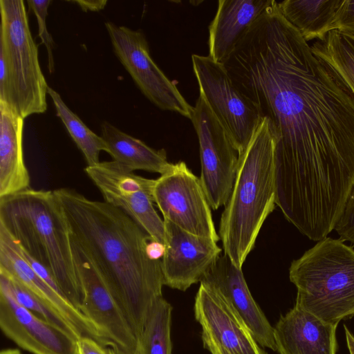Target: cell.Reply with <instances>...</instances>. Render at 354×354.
Here are the masks:
<instances>
[{
    "mask_svg": "<svg viewBox=\"0 0 354 354\" xmlns=\"http://www.w3.org/2000/svg\"><path fill=\"white\" fill-rule=\"evenodd\" d=\"M54 192L71 238L91 261L138 339L163 297L161 260L147 253L152 239L124 212L105 201L91 200L70 188Z\"/></svg>",
    "mask_w": 354,
    "mask_h": 354,
    "instance_id": "2",
    "label": "cell"
},
{
    "mask_svg": "<svg viewBox=\"0 0 354 354\" xmlns=\"http://www.w3.org/2000/svg\"><path fill=\"white\" fill-rule=\"evenodd\" d=\"M0 276L4 278L11 293L21 306L40 319L64 330L77 340L82 337L78 331L59 312L44 303L17 280L3 272H0Z\"/></svg>",
    "mask_w": 354,
    "mask_h": 354,
    "instance_id": "26",
    "label": "cell"
},
{
    "mask_svg": "<svg viewBox=\"0 0 354 354\" xmlns=\"http://www.w3.org/2000/svg\"><path fill=\"white\" fill-rule=\"evenodd\" d=\"M277 1L223 64L276 136V205L302 234L334 230L354 183V96Z\"/></svg>",
    "mask_w": 354,
    "mask_h": 354,
    "instance_id": "1",
    "label": "cell"
},
{
    "mask_svg": "<svg viewBox=\"0 0 354 354\" xmlns=\"http://www.w3.org/2000/svg\"><path fill=\"white\" fill-rule=\"evenodd\" d=\"M101 131L106 152L113 160L131 171L144 170L162 175L173 166V163L168 162L164 149H153L106 121L102 122Z\"/></svg>",
    "mask_w": 354,
    "mask_h": 354,
    "instance_id": "21",
    "label": "cell"
},
{
    "mask_svg": "<svg viewBox=\"0 0 354 354\" xmlns=\"http://www.w3.org/2000/svg\"><path fill=\"white\" fill-rule=\"evenodd\" d=\"M84 171L105 202L124 212L152 241L165 245V222L153 205L154 179L138 176L114 160L87 166Z\"/></svg>",
    "mask_w": 354,
    "mask_h": 354,
    "instance_id": "11",
    "label": "cell"
},
{
    "mask_svg": "<svg viewBox=\"0 0 354 354\" xmlns=\"http://www.w3.org/2000/svg\"><path fill=\"white\" fill-rule=\"evenodd\" d=\"M163 220L166 232L165 252L161 259L164 285L185 291L201 282L221 255V248L212 239L190 234Z\"/></svg>",
    "mask_w": 354,
    "mask_h": 354,
    "instance_id": "15",
    "label": "cell"
},
{
    "mask_svg": "<svg viewBox=\"0 0 354 354\" xmlns=\"http://www.w3.org/2000/svg\"><path fill=\"white\" fill-rule=\"evenodd\" d=\"M200 151V180L214 210L225 205L235 181L239 153L228 133L199 95L190 120Z\"/></svg>",
    "mask_w": 354,
    "mask_h": 354,
    "instance_id": "9",
    "label": "cell"
},
{
    "mask_svg": "<svg viewBox=\"0 0 354 354\" xmlns=\"http://www.w3.org/2000/svg\"><path fill=\"white\" fill-rule=\"evenodd\" d=\"M48 94L52 98L56 109L57 116L61 119L72 139L83 153L87 166L98 164L100 152L107 151L102 138L93 133L68 108L57 91L48 87Z\"/></svg>",
    "mask_w": 354,
    "mask_h": 354,
    "instance_id": "25",
    "label": "cell"
},
{
    "mask_svg": "<svg viewBox=\"0 0 354 354\" xmlns=\"http://www.w3.org/2000/svg\"><path fill=\"white\" fill-rule=\"evenodd\" d=\"M153 198L164 219L190 234L220 240L200 178L185 162L173 164L155 179Z\"/></svg>",
    "mask_w": 354,
    "mask_h": 354,
    "instance_id": "10",
    "label": "cell"
},
{
    "mask_svg": "<svg viewBox=\"0 0 354 354\" xmlns=\"http://www.w3.org/2000/svg\"><path fill=\"white\" fill-rule=\"evenodd\" d=\"M165 245L161 243L150 241L147 245V253L153 260H161L165 254Z\"/></svg>",
    "mask_w": 354,
    "mask_h": 354,
    "instance_id": "32",
    "label": "cell"
},
{
    "mask_svg": "<svg viewBox=\"0 0 354 354\" xmlns=\"http://www.w3.org/2000/svg\"><path fill=\"white\" fill-rule=\"evenodd\" d=\"M273 0H219L209 26V55L223 64Z\"/></svg>",
    "mask_w": 354,
    "mask_h": 354,
    "instance_id": "19",
    "label": "cell"
},
{
    "mask_svg": "<svg viewBox=\"0 0 354 354\" xmlns=\"http://www.w3.org/2000/svg\"><path fill=\"white\" fill-rule=\"evenodd\" d=\"M337 325L294 306L274 327L279 354H336Z\"/></svg>",
    "mask_w": 354,
    "mask_h": 354,
    "instance_id": "18",
    "label": "cell"
},
{
    "mask_svg": "<svg viewBox=\"0 0 354 354\" xmlns=\"http://www.w3.org/2000/svg\"><path fill=\"white\" fill-rule=\"evenodd\" d=\"M171 305L163 297L156 302L132 354H171Z\"/></svg>",
    "mask_w": 354,
    "mask_h": 354,
    "instance_id": "24",
    "label": "cell"
},
{
    "mask_svg": "<svg viewBox=\"0 0 354 354\" xmlns=\"http://www.w3.org/2000/svg\"><path fill=\"white\" fill-rule=\"evenodd\" d=\"M295 304L325 322L354 317V250L340 239L317 241L289 268Z\"/></svg>",
    "mask_w": 354,
    "mask_h": 354,
    "instance_id": "5",
    "label": "cell"
},
{
    "mask_svg": "<svg viewBox=\"0 0 354 354\" xmlns=\"http://www.w3.org/2000/svg\"><path fill=\"white\" fill-rule=\"evenodd\" d=\"M105 26L116 57L144 95L159 109L191 120L194 106L153 62L143 32L111 22Z\"/></svg>",
    "mask_w": 354,
    "mask_h": 354,
    "instance_id": "8",
    "label": "cell"
},
{
    "mask_svg": "<svg viewBox=\"0 0 354 354\" xmlns=\"http://www.w3.org/2000/svg\"><path fill=\"white\" fill-rule=\"evenodd\" d=\"M201 282L218 291L234 307L257 343L277 351L274 327L253 299L241 269L226 255H220L207 270Z\"/></svg>",
    "mask_w": 354,
    "mask_h": 354,
    "instance_id": "17",
    "label": "cell"
},
{
    "mask_svg": "<svg viewBox=\"0 0 354 354\" xmlns=\"http://www.w3.org/2000/svg\"><path fill=\"white\" fill-rule=\"evenodd\" d=\"M0 327L5 335L33 354H77V339L21 306L0 276Z\"/></svg>",
    "mask_w": 354,
    "mask_h": 354,
    "instance_id": "13",
    "label": "cell"
},
{
    "mask_svg": "<svg viewBox=\"0 0 354 354\" xmlns=\"http://www.w3.org/2000/svg\"><path fill=\"white\" fill-rule=\"evenodd\" d=\"M334 230L342 241L354 245V183L344 204Z\"/></svg>",
    "mask_w": 354,
    "mask_h": 354,
    "instance_id": "28",
    "label": "cell"
},
{
    "mask_svg": "<svg viewBox=\"0 0 354 354\" xmlns=\"http://www.w3.org/2000/svg\"><path fill=\"white\" fill-rule=\"evenodd\" d=\"M23 118L0 102V198L29 189L23 151Z\"/></svg>",
    "mask_w": 354,
    "mask_h": 354,
    "instance_id": "20",
    "label": "cell"
},
{
    "mask_svg": "<svg viewBox=\"0 0 354 354\" xmlns=\"http://www.w3.org/2000/svg\"><path fill=\"white\" fill-rule=\"evenodd\" d=\"M0 354H21L17 349H6L1 351Z\"/></svg>",
    "mask_w": 354,
    "mask_h": 354,
    "instance_id": "35",
    "label": "cell"
},
{
    "mask_svg": "<svg viewBox=\"0 0 354 354\" xmlns=\"http://www.w3.org/2000/svg\"><path fill=\"white\" fill-rule=\"evenodd\" d=\"M71 2L75 3L85 12L86 11H99L104 8L107 1L106 0H82V1H72Z\"/></svg>",
    "mask_w": 354,
    "mask_h": 354,
    "instance_id": "31",
    "label": "cell"
},
{
    "mask_svg": "<svg viewBox=\"0 0 354 354\" xmlns=\"http://www.w3.org/2000/svg\"><path fill=\"white\" fill-rule=\"evenodd\" d=\"M276 145L274 129L263 117L239 156L235 181L221 217L219 237L224 254L239 269L275 208Z\"/></svg>",
    "mask_w": 354,
    "mask_h": 354,
    "instance_id": "4",
    "label": "cell"
},
{
    "mask_svg": "<svg viewBox=\"0 0 354 354\" xmlns=\"http://www.w3.org/2000/svg\"><path fill=\"white\" fill-rule=\"evenodd\" d=\"M203 347L208 350L211 354H231L223 347L220 346L207 337L201 335Z\"/></svg>",
    "mask_w": 354,
    "mask_h": 354,
    "instance_id": "33",
    "label": "cell"
},
{
    "mask_svg": "<svg viewBox=\"0 0 354 354\" xmlns=\"http://www.w3.org/2000/svg\"><path fill=\"white\" fill-rule=\"evenodd\" d=\"M345 337L348 349L350 354H354V335L348 328L344 325Z\"/></svg>",
    "mask_w": 354,
    "mask_h": 354,
    "instance_id": "34",
    "label": "cell"
},
{
    "mask_svg": "<svg viewBox=\"0 0 354 354\" xmlns=\"http://www.w3.org/2000/svg\"><path fill=\"white\" fill-rule=\"evenodd\" d=\"M77 354H116L112 348H106L95 339L83 336L77 341Z\"/></svg>",
    "mask_w": 354,
    "mask_h": 354,
    "instance_id": "30",
    "label": "cell"
},
{
    "mask_svg": "<svg viewBox=\"0 0 354 354\" xmlns=\"http://www.w3.org/2000/svg\"><path fill=\"white\" fill-rule=\"evenodd\" d=\"M0 52L9 70L12 109L23 118L43 113L49 86L40 67L24 1L0 0Z\"/></svg>",
    "mask_w": 354,
    "mask_h": 354,
    "instance_id": "6",
    "label": "cell"
},
{
    "mask_svg": "<svg viewBox=\"0 0 354 354\" xmlns=\"http://www.w3.org/2000/svg\"><path fill=\"white\" fill-rule=\"evenodd\" d=\"M201 96L230 137L239 156L246 149L262 115L236 85L223 64L208 55H192Z\"/></svg>",
    "mask_w": 354,
    "mask_h": 354,
    "instance_id": "7",
    "label": "cell"
},
{
    "mask_svg": "<svg viewBox=\"0 0 354 354\" xmlns=\"http://www.w3.org/2000/svg\"><path fill=\"white\" fill-rule=\"evenodd\" d=\"M310 47L335 71L354 96V37L331 30Z\"/></svg>",
    "mask_w": 354,
    "mask_h": 354,
    "instance_id": "23",
    "label": "cell"
},
{
    "mask_svg": "<svg viewBox=\"0 0 354 354\" xmlns=\"http://www.w3.org/2000/svg\"><path fill=\"white\" fill-rule=\"evenodd\" d=\"M343 0H286L278 2L283 17L306 41L322 40L332 30L336 12Z\"/></svg>",
    "mask_w": 354,
    "mask_h": 354,
    "instance_id": "22",
    "label": "cell"
},
{
    "mask_svg": "<svg viewBox=\"0 0 354 354\" xmlns=\"http://www.w3.org/2000/svg\"><path fill=\"white\" fill-rule=\"evenodd\" d=\"M0 224L23 250L50 272L64 295L81 311L84 293L71 230L54 191L29 188L0 198Z\"/></svg>",
    "mask_w": 354,
    "mask_h": 354,
    "instance_id": "3",
    "label": "cell"
},
{
    "mask_svg": "<svg viewBox=\"0 0 354 354\" xmlns=\"http://www.w3.org/2000/svg\"><path fill=\"white\" fill-rule=\"evenodd\" d=\"M75 264L84 289L81 311L114 345L116 353L132 354L137 338L91 261L71 238Z\"/></svg>",
    "mask_w": 354,
    "mask_h": 354,
    "instance_id": "12",
    "label": "cell"
},
{
    "mask_svg": "<svg viewBox=\"0 0 354 354\" xmlns=\"http://www.w3.org/2000/svg\"><path fill=\"white\" fill-rule=\"evenodd\" d=\"M335 30L354 37V0H343L332 24Z\"/></svg>",
    "mask_w": 354,
    "mask_h": 354,
    "instance_id": "29",
    "label": "cell"
},
{
    "mask_svg": "<svg viewBox=\"0 0 354 354\" xmlns=\"http://www.w3.org/2000/svg\"><path fill=\"white\" fill-rule=\"evenodd\" d=\"M194 310L201 335L231 354H267L234 307L209 285L201 282Z\"/></svg>",
    "mask_w": 354,
    "mask_h": 354,
    "instance_id": "16",
    "label": "cell"
},
{
    "mask_svg": "<svg viewBox=\"0 0 354 354\" xmlns=\"http://www.w3.org/2000/svg\"><path fill=\"white\" fill-rule=\"evenodd\" d=\"M27 3L30 9L32 10L36 16L38 24V35L48 53V68L50 73H53L55 69L53 55L55 44L50 34L47 30L46 23L48 8L51 3V0H28Z\"/></svg>",
    "mask_w": 354,
    "mask_h": 354,
    "instance_id": "27",
    "label": "cell"
},
{
    "mask_svg": "<svg viewBox=\"0 0 354 354\" xmlns=\"http://www.w3.org/2000/svg\"><path fill=\"white\" fill-rule=\"evenodd\" d=\"M0 272L13 277L25 288L53 308L81 335L95 339L104 347L114 348L96 325L61 292L46 283L31 268L15 239L0 225Z\"/></svg>",
    "mask_w": 354,
    "mask_h": 354,
    "instance_id": "14",
    "label": "cell"
}]
</instances>
